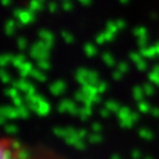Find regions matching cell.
<instances>
[{"label": "cell", "mask_w": 159, "mask_h": 159, "mask_svg": "<svg viewBox=\"0 0 159 159\" xmlns=\"http://www.w3.org/2000/svg\"><path fill=\"white\" fill-rule=\"evenodd\" d=\"M25 153L20 150V144L16 140H0V159H23Z\"/></svg>", "instance_id": "6da1fadb"}, {"label": "cell", "mask_w": 159, "mask_h": 159, "mask_svg": "<svg viewBox=\"0 0 159 159\" xmlns=\"http://www.w3.org/2000/svg\"><path fill=\"white\" fill-rule=\"evenodd\" d=\"M52 49V45L43 42V40H39L36 43H34V45L30 49V55L35 59V60H42V59H48L50 53L49 50Z\"/></svg>", "instance_id": "7a4b0ae2"}, {"label": "cell", "mask_w": 159, "mask_h": 159, "mask_svg": "<svg viewBox=\"0 0 159 159\" xmlns=\"http://www.w3.org/2000/svg\"><path fill=\"white\" fill-rule=\"evenodd\" d=\"M14 16L19 20V25L30 24V23L34 21V11H31L30 9H28V10L16 9V10L14 11Z\"/></svg>", "instance_id": "3957f363"}, {"label": "cell", "mask_w": 159, "mask_h": 159, "mask_svg": "<svg viewBox=\"0 0 159 159\" xmlns=\"http://www.w3.org/2000/svg\"><path fill=\"white\" fill-rule=\"evenodd\" d=\"M13 87H15L16 89H19L20 92H24L26 95L35 94V88H34V85H31V83L28 82L25 78L13 82Z\"/></svg>", "instance_id": "277c9868"}, {"label": "cell", "mask_w": 159, "mask_h": 159, "mask_svg": "<svg viewBox=\"0 0 159 159\" xmlns=\"http://www.w3.org/2000/svg\"><path fill=\"white\" fill-rule=\"evenodd\" d=\"M65 89H66V84H65L63 80H57V82H54V83L49 87L50 93H52L53 95H57V97L64 94Z\"/></svg>", "instance_id": "5b68a950"}, {"label": "cell", "mask_w": 159, "mask_h": 159, "mask_svg": "<svg viewBox=\"0 0 159 159\" xmlns=\"http://www.w3.org/2000/svg\"><path fill=\"white\" fill-rule=\"evenodd\" d=\"M58 109H59L60 113H65V111H69V113H71V114H76V113H78V108H76L75 104L71 103L70 100H63V102L59 104Z\"/></svg>", "instance_id": "8992f818"}, {"label": "cell", "mask_w": 159, "mask_h": 159, "mask_svg": "<svg viewBox=\"0 0 159 159\" xmlns=\"http://www.w3.org/2000/svg\"><path fill=\"white\" fill-rule=\"evenodd\" d=\"M0 114H3L8 119H15L19 118V111L18 108H11V107H2L0 108Z\"/></svg>", "instance_id": "52a82bcc"}, {"label": "cell", "mask_w": 159, "mask_h": 159, "mask_svg": "<svg viewBox=\"0 0 159 159\" xmlns=\"http://www.w3.org/2000/svg\"><path fill=\"white\" fill-rule=\"evenodd\" d=\"M76 80L78 83H80L82 85L89 83V71L85 69H79L76 73Z\"/></svg>", "instance_id": "ba28073f"}, {"label": "cell", "mask_w": 159, "mask_h": 159, "mask_svg": "<svg viewBox=\"0 0 159 159\" xmlns=\"http://www.w3.org/2000/svg\"><path fill=\"white\" fill-rule=\"evenodd\" d=\"M49 111H50V105L47 100H43L42 103H39L36 105V109H35V113L39 115H48Z\"/></svg>", "instance_id": "9c48e42d"}, {"label": "cell", "mask_w": 159, "mask_h": 159, "mask_svg": "<svg viewBox=\"0 0 159 159\" xmlns=\"http://www.w3.org/2000/svg\"><path fill=\"white\" fill-rule=\"evenodd\" d=\"M39 36H40V39H42L43 42H45V43L53 45V43H54V35L52 34V31L45 30V29L39 30Z\"/></svg>", "instance_id": "30bf717a"}, {"label": "cell", "mask_w": 159, "mask_h": 159, "mask_svg": "<svg viewBox=\"0 0 159 159\" xmlns=\"http://www.w3.org/2000/svg\"><path fill=\"white\" fill-rule=\"evenodd\" d=\"M33 69H34V68H33L31 61H25V63L21 65V68H19V74H20L21 78H26V76H29V75L31 74V70H33Z\"/></svg>", "instance_id": "8fae6325"}, {"label": "cell", "mask_w": 159, "mask_h": 159, "mask_svg": "<svg viewBox=\"0 0 159 159\" xmlns=\"http://www.w3.org/2000/svg\"><path fill=\"white\" fill-rule=\"evenodd\" d=\"M34 79H35V80H38V82H45L47 80V75L44 74V71L43 70H40V69H33L31 70V74H30Z\"/></svg>", "instance_id": "7c38bea8"}, {"label": "cell", "mask_w": 159, "mask_h": 159, "mask_svg": "<svg viewBox=\"0 0 159 159\" xmlns=\"http://www.w3.org/2000/svg\"><path fill=\"white\" fill-rule=\"evenodd\" d=\"M29 9L34 13L43 10V0H30L29 3Z\"/></svg>", "instance_id": "4fadbf2b"}, {"label": "cell", "mask_w": 159, "mask_h": 159, "mask_svg": "<svg viewBox=\"0 0 159 159\" xmlns=\"http://www.w3.org/2000/svg\"><path fill=\"white\" fill-rule=\"evenodd\" d=\"M14 57L10 54H2L0 55V68H4L7 65H9L10 63H13Z\"/></svg>", "instance_id": "5bb4252c"}, {"label": "cell", "mask_w": 159, "mask_h": 159, "mask_svg": "<svg viewBox=\"0 0 159 159\" xmlns=\"http://www.w3.org/2000/svg\"><path fill=\"white\" fill-rule=\"evenodd\" d=\"M36 66L40 70H43V71H47V70H49L52 68V64H50V61L48 59H42V60H38Z\"/></svg>", "instance_id": "9a60e30c"}, {"label": "cell", "mask_w": 159, "mask_h": 159, "mask_svg": "<svg viewBox=\"0 0 159 159\" xmlns=\"http://www.w3.org/2000/svg\"><path fill=\"white\" fill-rule=\"evenodd\" d=\"M15 28H16V23L14 20H8L5 24V33L8 35H13L15 33Z\"/></svg>", "instance_id": "2e32d148"}, {"label": "cell", "mask_w": 159, "mask_h": 159, "mask_svg": "<svg viewBox=\"0 0 159 159\" xmlns=\"http://www.w3.org/2000/svg\"><path fill=\"white\" fill-rule=\"evenodd\" d=\"M25 61H26L25 57H24L23 54H19V55H15V57H14V59H13V65L19 69V68H21V65H23Z\"/></svg>", "instance_id": "e0dca14e"}, {"label": "cell", "mask_w": 159, "mask_h": 159, "mask_svg": "<svg viewBox=\"0 0 159 159\" xmlns=\"http://www.w3.org/2000/svg\"><path fill=\"white\" fill-rule=\"evenodd\" d=\"M0 79H2V82H3L4 84L11 83V76L9 75V73H8L7 70H4V69H2V68H0Z\"/></svg>", "instance_id": "ac0fdd59"}, {"label": "cell", "mask_w": 159, "mask_h": 159, "mask_svg": "<svg viewBox=\"0 0 159 159\" xmlns=\"http://www.w3.org/2000/svg\"><path fill=\"white\" fill-rule=\"evenodd\" d=\"M83 92L85 93V95H95L97 88H94L90 83H88V84H84L83 85Z\"/></svg>", "instance_id": "d6986e66"}, {"label": "cell", "mask_w": 159, "mask_h": 159, "mask_svg": "<svg viewBox=\"0 0 159 159\" xmlns=\"http://www.w3.org/2000/svg\"><path fill=\"white\" fill-rule=\"evenodd\" d=\"M61 36H63V39L65 40V43H68V44H71L73 42H74V36L69 33V31H66V30H63L61 33Z\"/></svg>", "instance_id": "ffe728a7"}, {"label": "cell", "mask_w": 159, "mask_h": 159, "mask_svg": "<svg viewBox=\"0 0 159 159\" xmlns=\"http://www.w3.org/2000/svg\"><path fill=\"white\" fill-rule=\"evenodd\" d=\"M19 92H20L19 89H16L15 87H11V88H8L5 90V95H8V97H10L13 99V98H15V97L19 95Z\"/></svg>", "instance_id": "44dd1931"}, {"label": "cell", "mask_w": 159, "mask_h": 159, "mask_svg": "<svg viewBox=\"0 0 159 159\" xmlns=\"http://www.w3.org/2000/svg\"><path fill=\"white\" fill-rule=\"evenodd\" d=\"M18 111H19V116L20 118H28L29 116V108H26V107H19L18 108Z\"/></svg>", "instance_id": "7402d4cb"}, {"label": "cell", "mask_w": 159, "mask_h": 159, "mask_svg": "<svg viewBox=\"0 0 159 159\" xmlns=\"http://www.w3.org/2000/svg\"><path fill=\"white\" fill-rule=\"evenodd\" d=\"M84 50H85V53H87V55L88 57H92V55H94L95 54V48L92 45V44H87L85 47H84Z\"/></svg>", "instance_id": "603a6c76"}, {"label": "cell", "mask_w": 159, "mask_h": 159, "mask_svg": "<svg viewBox=\"0 0 159 159\" xmlns=\"http://www.w3.org/2000/svg\"><path fill=\"white\" fill-rule=\"evenodd\" d=\"M61 8H63V10H64V11H70V10L73 9V4H71L70 0H64Z\"/></svg>", "instance_id": "cb8c5ba5"}, {"label": "cell", "mask_w": 159, "mask_h": 159, "mask_svg": "<svg viewBox=\"0 0 159 159\" xmlns=\"http://www.w3.org/2000/svg\"><path fill=\"white\" fill-rule=\"evenodd\" d=\"M13 100V103H14V105L16 107V108H19V107H23L24 105V100H23V98L21 97H15V98H13L11 99Z\"/></svg>", "instance_id": "d4e9b609"}, {"label": "cell", "mask_w": 159, "mask_h": 159, "mask_svg": "<svg viewBox=\"0 0 159 159\" xmlns=\"http://www.w3.org/2000/svg\"><path fill=\"white\" fill-rule=\"evenodd\" d=\"M26 45H28V42H26V39L25 38H19L18 39V48L19 49H25L26 48Z\"/></svg>", "instance_id": "484cf974"}, {"label": "cell", "mask_w": 159, "mask_h": 159, "mask_svg": "<svg viewBox=\"0 0 159 159\" xmlns=\"http://www.w3.org/2000/svg\"><path fill=\"white\" fill-rule=\"evenodd\" d=\"M85 98H87V95H85V93L83 90H79V92L75 93V99L79 100V102H84Z\"/></svg>", "instance_id": "4316f807"}, {"label": "cell", "mask_w": 159, "mask_h": 159, "mask_svg": "<svg viewBox=\"0 0 159 159\" xmlns=\"http://www.w3.org/2000/svg\"><path fill=\"white\" fill-rule=\"evenodd\" d=\"M5 132L14 134V133L18 132V127H16L15 124H8V125H5Z\"/></svg>", "instance_id": "83f0119b"}, {"label": "cell", "mask_w": 159, "mask_h": 159, "mask_svg": "<svg viewBox=\"0 0 159 159\" xmlns=\"http://www.w3.org/2000/svg\"><path fill=\"white\" fill-rule=\"evenodd\" d=\"M48 9H49L50 13H57L58 11V4L55 2H50L48 4Z\"/></svg>", "instance_id": "f1b7e54d"}, {"label": "cell", "mask_w": 159, "mask_h": 159, "mask_svg": "<svg viewBox=\"0 0 159 159\" xmlns=\"http://www.w3.org/2000/svg\"><path fill=\"white\" fill-rule=\"evenodd\" d=\"M89 113H90V111H89V109H88V108H84V109H82V110H80V116L85 119V118H87V115H88Z\"/></svg>", "instance_id": "f546056e"}, {"label": "cell", "mask_w": 159, "mask_h": 159, "mask_svg": "<svg viewBox=\"0 0 159 159\" xmlns=\"http://www.w3.org/2000/svg\"><path fill=\"white\" fill-rule=\"evenodd\" d=\"M7 116H4L3 114H0V124H5V122H7Z\"/></svg>", "instance_id": "4dcf8cb0"}, {"label": "cell", "mask_w": 159, "mask_h": 159, "mask_svg": "<svg viewBox=\"0 0 159 159\" xmlns=\"http://www.w3.org/2000/svg\"><path fill=\"white\" fill-rule=\"evenodd\" d=\"M104 59H105V61H107L108 64H113V61H111V58H110L108 54H105V55H104Z\"/></svg>", "instance_id": "1f68e13d"}, {"label": "cell", "mask_w": 159, "mask_h": 159, "mask_svg": "<svg viewBox=\"0 0 159 159\" xmlns=\"http://www.w3.org/2000/svg\"><path fill=\"white\" fill-rule=\"evenodd\" d=\"M104 38H105V36H103V35H99V36L97 38V42H98L99 44H102V43H103V40H104Z\"/></svg>", "instance_id": "d6a6232c"}, {"label": "cell", "mask_w": 159, "mask_h": 159, "mask_svg": "<svg viewBox=\"0 0 159 159\" xmlns=\"http://www.w3.org/2000/svg\"><path fill=\"white\" fill-rule=\"evenodd\" d=\"M2 4L5 5V7H7V5H10V4H11V0H2Z\"/></svg>", "instance_id": "836d02e7"}, {"label": "cell", "mask_w": 159, "mask_h": 159, "mask_svg": "<svg viewBox=\"0 0 159 159\" xmlns=\"http://www.w3.org/2000/svg\"><path fill=\"white\" fill-rule=\"evenodd\" d=\"M82 4H84V5H88V4H90V0H79Z\"/></svg>", "instance_id": "e575fe53"}, {"label": "cell", "mask_w": 159, "mask_h": 159, "mask_svg": "<svg viewBox=\"0 0 159 159\" xmlns=\"http://www.w3.org/2000/svg\"><path fill=\"white\" fill-rule=\"evenodd\" d=\"M105 89V84H100V87H99V90H104Z\"/></svg>", "instance_id": "d590c367"}, {"label": "cell", "mask_w": 159, "mask_h": 159, "mask_svg": "<svg viewBox=\"0 0 159 159\" xmlns=\"http://www.w3.org/2000/svg\"><path fill=\"white\" fill-rule=\"evenodd\" d=\"M63 2H64V0H63Z\"/></svg>", "instance_id": "8d00e7d4"}, {"label": "cell", "mask_w": 159, "mask_h": 159, "mask_svg": "<svg viewBox=\"0 0 159 159\" xmlns=\"http://www.w3.org/2000/svg\"><path fill=\"white\" fill-rule=\"evenodd\" d=\"M43 2H44V0H43Z\"/></svg>", "instance_id": "74e56055"}]
</instances>
